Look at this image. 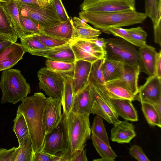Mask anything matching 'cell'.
Masks as SVG:
<instances>
[{
	"label": "cell",
	"mask_w": 161,
	"mask_h": 161,
	"mask_svg": "<svg viewBox=\"0 0 161 161\" xmlns=\"http://www.w3.org/2000/svg\"><path fill=\"white\" fill-rule=\"evenodd\" d=\"M145 14L153 26L161 21V0H145Z\"/></svg>",
	"instance_id": "obj_33"
},
{
	"label": "cell",
	"mask_w": 161,
	"mask_h": 161,
	"mask_svg": "<svg viewBox=\"0 0 161 161\" xmlns=\"http://www.w3.org/2000/svg\"><path fill=\"white\" fill-rule=\"evenodd\" d=\"M42 0L45 2L46 3H50L51 0Z\"/></svg>",
	"instance_id": "obj_56"
},
{
	"label": "cell",
	"mask_w": 161,
	"mask_h": 161,
	"mask_svg": "<svg viewBox=\"0 0 161 161\" xmlns=\"http://www.w3.org/2000/svg\"><path fill=\"white\" fill-rule=\"evenodd\" d=\"M92 98L89 84L74 96L71 112L82 114H91Z\"/></svg>",
	"instance_id": "obj_18"
},
{
	"label": "cell",
	"mask_w": 161,
	"mask_h": 161,
	"mask_svg": "<svg viewBox=\"0 0 161 161\" xmlns=\"http://www.w3.org/2000/svg\"><path fill=\"white\" fill-rule=\"evenodd\" d=\"M92 63L84 60L75 61L72 80L74 96L89 84L88 79Z\"/></svg>",
	"instance_id": "obj_16"
},
{
	"label": "cell",
	"mask_w": 161,
	"mask_h": 161,
	"mask_svg": "<svg viewBox=\"0 0 161 161\" xmlns=\"http://www.w3.org/2000/svg\"><path fill=\"white\" fill-rule=\"evenodd\" d=\"M7 40H11L8 37L0 34V42Z\"/></svg>",
	"instance_id": "obj_54"
},
{
	"label": "cell",
	"mask_w": 161,
	"mask_h": 161,
	"mask_svg": "<svg viewBox=\"0 0 161 161\" xmlns=\"http://www.w3.org/2000/svg\"><path fill=\"white\" fill-rule=\"evenodd\" d=\"M89 115L72 112L67 114H62L61 123L66 150L71 157L76 151L86 145L90 137Z\"/></svg>",
	"instance_id": "obj_2"
},
{
	"label": "cell",
	"mask_w": 161,
	"mask_h": 161,
	"mask_svg": "<svg viewBox=\"0 0 161 161\" xmlns=\"http://www.w3.org/2000/svg\"><path fill=\"white\" fill-rule=\"evenodd\" d=\"M71 156L66 150L60 151L53 155V161H70Z\"/></svg>",
	"instance_id": "obj_47"
},
{
	"label": "cell",
	"mask_w": 161,
	"mask_h": 161,
	"mask_svg": "<svg viewBox=\"0 0 161 161\" xmlns=\"http://www.w3.org/2000/svg\"><path fill=\"white\" fill-rule=\"evenodd\" d=\"M152 105L157 112L159 118L161 119V100Z\"/></svg>",
	"instance_id": "obj_52"
},
{
	"label": "cell",
	"mask_w": 161,
	"mask_h": 161,
	"mask_svg": "<svg viewBox=\"0 0 161 161\" xmlns=\"http://www.w3.org/2000/svg\"><path fill=\"white\" fill-rule=\"evenodd\" d=\"M0 34L8 37L13 42H16L18 39L14 25L2 2H0Z\"/></svg>",
	"instance_id": "obj_27"
},
{
	"label": "cell",
	"mask_w": 161,
	"mask_h": 161,
	"mask_svg": "<svg viewBox=\"0 0 161 161\" xmlns=\"http://www.w3.org/2000/svg\"><path fill=\"white\" fill-rule=\"evenodd\" d=\"M100 85L110 99L139 101L138 95L134 94L119 79L106 81L104 85Z\"/></svg>",
	"instance_id": "obj_13"
},
{
	"label": "cell",
	"mask_w": 161,
	"mask_h": 161,
	"mask_svg": "<svg viewBox=\"0 0 161 161\" xmlns=\"http://www.w3.org/2000/svg\"><path fill=\"white\" fill-rule=\"evenodd\" d=\"M93 161H110L108 159L102 158H101L94 159Z\"/></svg>",
	"instance_id": "obj_55"
},
{
	"label": "cell",
	"mask_w": 161,
	"mask_h": 161,
	"mask_svg": "<svg viewBox=\"0 0 161 161\" xmlns=\"http://www.w3.org/2000/svg\"><path fill=\"white\" fill-rule=\"evenodd\" d=\"M64 86L63 99L62 102L64 114H67L71 112L74 95L72 88L73 77L64 75Z\"/></svg>",
	"instance_id": "obj_30"
},
{
	"label": "cell",
	"mask_w": 161,
	"mask_h": 161,
	"mask_svg": "<svg viewBox=\"0 0 161 161\" xmlns=\"http://www.w3.org/2000/svg\"><path fill=\"white\" fill-rule=\"evenodd\" d=\"M12 42H13L10 40H5L0 42V51L10 45Z\"/></svg>",
	"instance_id": "obj_53"
},
{
	"label": "cell",
	"mask_w": 161,
	"mask_h": 161,
	"mask_svg": "<svg viewBox=\"0 0 161 161\" xmlns=\"http://www.w3.org/2000/svg\"><path fill=\"white\" fill-rule=\"evenodd\" d=\"M161 21L153 26L154 41L155 42L161 46Z\"/></svg>",
	"instance_id": "obj_50"
},
{
	"label": "cell",
	"mask_w": 161,
	"mask_h": 161,
	"mask_svg": "<svg viewBox=\"0 0 161 161\" xmlns=\"http://www.w3.org/2000/svg\"><path fill=\"white\" fill-rule=\"evenodd\" d=\"M43 57L54 61L68 63L75 61V56L70 43L48 50Z\"/></svg>",
	"instance_id": "obj_24"
},
{
	"label": "cell",
	"mask_w": 161,
	"mask_h": 161,
	"mask_svg": "<svg viewBox=\"0 0 161 161\" xmlns=\"http://www.w3.org/2000/svg\"><path fill=\"white\" fill-rule=\"evenodd\" d=\"M19 144V150L15 161H34L35 152L30 135Z\"/></svg>",
	"instance_id": "obj_31"
},
{
	"label": "cell",
	"mask_w": 161,
	"mask_h": 161,
	"mask_svg": "<svg viewBox=\"0 0 161 161\" xmlns=\"http://www.w3.org/2000/svg\"><path fill=\"white\" fill-rule=\"evenodd\" d=\"M9 0H0V2H2V3L5 2H8Z\"/></svg>",
	"instance_id": "obj_57"
},
{
	"label": "cell",
	"mask_w": 161,
	"mask_h": 161,
	"mask_svg": "<svg viewBox=\"0 0 161 161\" xmlns=\"http://www.w3.org/2000/svg\"><path fill=\"white\" fill-rule=\"evenodd\" d=\"M109 32L114 36L120 37L129 43L136 46V44L127 32L126 29L121 27H113L109 29Z\"/></svg>",
	"instance_id": "obj_43"
},
{
	"label": "cell",
	"mask_w": 161,
	"mask_h": 161,
	"mask_svg": "<svg viewBox=\"0 0 161 161\" xmlns=\"http://www.w3.org/2000/svg\"><path fill=\"white\" fill-rule=\"evenodd\" d=\"M70 44L75 56V61L84 60L92 63L98 59L105 58V52L88 40L74 39L71 41Z\"/></svg>",
	"instance_id": "obj_10"
},
{
	"label": "cell",
	"mask_w": 161,
	"mask_h": 161,
	"mask_svg": "<svg viewBox=\"0 0 161 161\" xmlns=\"http://www.w3.org/2000/svg\"><path fill=\"white\" fill-rule=\"evenodd\" d=\"M161 78V51L157 52L155 64L154 75Z\"/></svg>",
	"instance_id": "obj_49"
},
{
	"label": "cell",
	"mask_w": 161,
	"mask_h": 161,
	"mask_svg": "<svg viewBox=\"0 0 161 161\" xmlns=\"http://www.w3.org/2000/svg\"><path fill=\"white\" fill-rule=\"evenodd\" d=\"M25 52L21 43L12 42L0 51V71L9 69L23 58Z\"/></svg>",
	"instance_id": "obj_14"
},
{
	"label": "cell",
	"mask_w": 161,
	"mask_h": 161,
	"mask_svg": "<svg viewBox=\"0 0 161 161\" xmlns=\"http://www.w3.org/2000/svg\"><path fill=\"white\" fill-rule=\"evenodd\" d=\"M105 58L99 59L92 63L88 80L104 85L105 81L103 76L102 66Z\"/></svg>",
	"instance_id": "obj_35"
},
{
	"label": "cell",
	"mask_w": 161,
	"mask_h": 161,
	"mask_svg": "<svg viewBox=\"0 0 161 161\" xmlns=\"http://www.w3.org/2000/svg\"><path fill=\"white\" fill-rule=\"evenodd\" d=\"M19 150V147L0 148V161H15Z\"/></svg>",
	"instance_id": "obj_42"
},
{
	"label": "cell",
	"mask_w": 161,
	"mask_h": 161,
	"mask_svg": "<svg viewBox=\"0 0 161 161\" xmlns=\"http://www.w3.org/2000/svg\"><path fill=\"white\" fill-rule=\"evenodd\" d=\"M135 0H84L80 6L81 11L105 13L135 10Z\"/></svg>",
	"instance_id": "obj_9"
},
{
	"label": "cell",
	"mask_w": 161,
	"mask_h": 161,
	"mask_svg": "<svg viewBox=\"0 0 161 161\" xmlns=\"http://www.w3.org/2000/svg\"><path fill=\"white\" fill-rule=\"evenodd\" d=\"M47 98L42 92L27 97L18 107L26 122L34 152L40 151L46 134L43 114Z\"/></svg>",
	"instance_id": "obj_1"
},
{
	"label": "cell",
	"mask_w": 161,
	"mask_h": 161,
	"mask_svg": "<svg viewBox=\"0 0 161 161\" xmlns=\"http://www.w3.org/2000/svg\"><path fill=\"white\" fill-rule=\"evenodd\" d=\"M20 20L22 36L40 33L43 27L38 22L26 17L20 15Z\"/></svg>",
	"instance_id": "obj_37"
},
{
	"label": "cell",
	"mask_w": 161,
	"mask_h": 161,
	"mask_svg": "<svg viewBox=\"0 0 161 161\" xmlns=\"http://www.w3.org/2000/svg\"><path fill=\"white\" fill-rule=\"evenodd\" d=\"M138 96L141 103L152 105L161 100V78L149 76L145 83L139 87Z\"/></svg>",
	"instance_id": "obj_11"
},
{
	"label": "cell",
	"mask_w": 161,
	"mask_h": 161,
	"mask_svg": "<svg viewBox=\"0 0 161 161\" xmlns=\"http://www.w3.org/2000/svg\"><path fill=\"white\" fill-rule=\"evenodd\" d=\"M110 100L118 116L126 120L138 121L137 111L132 101L127 99H110Z\"/></svg>",
	"instance_id": "obj_23"
},
{
	"label": "cell",
	"mask_w": 161,
	"mask_h": 161,
	"mask_svg": "<svg viewBox=\"0 0 161 161\" xmlns=\"http://www.w3.org/2000/svg\"><path fill=\"white\" fill-rule=\"evenodd\" d=\"M142 108L148 124L151 125L161 127V119L153 106L149 103H141Z\"/></svg>",
	"instance_id": "obj_36"
},
{
	"label": "cell",
	"mask_w": 161,
	"mask_h": 161,
	"mask_svg": "<svg viewBox=\"0 0 161 161\" xmlns=\"http://www.w3.org/2000/svg\"><path fill=\"white\" fill-rule=\"evenodd\" d=\"M124 64L123 62L105 58L102 66L105 81L119 78Z\"/></svg>",
	"instance_id": "obj_26"
},
{
	"label": "cell",
	"mask_w": 161,
	"mask_h": 161,
	"mask_svg": "<svg viewBox=\"0 0 161 161\" xmlns=\"http://www.w3.org/2000/svg\"><path fill=\"white\" fill-rule=\"evenodd\" d=\"M111 139L119 143H129L136 135L133 125L127 120H119L113 125Z\"/></svg>",
	"instance_id": "obj_17"
},
{
	"label": "cell",
	"mask_w": 161,
	"mask_h": 161,
	"mask_svg": "<svg viewBox=\"0 0 161 161\" xmlns=\"http://www.w3.org/2000/svg\"><path fill=\"white\" fill-rule=\"evenodd\" d=\"M72 19L73 26V40L95 39L98 38L101 34L100 30L92 27L80 18L74 17Z\"/></svg>",
	"instance_id": "obj_19"
},
{
	"label": "cell",
	"mask_w": 161,
	"mask_h": 161,
	"mask_svg": "<svg viewBox=\"0 0 161 161\" xmlns=\"http://www.w3.org/2000/svg\"><path fill=\"white\" fill-rule=\"evenodd\" d=\"M80 18L92 25L95 29L110 34L109 29L113 27L128 26L143 22L147 17L145 13L128 10L105 13L81 11Z\"/></svg>",
	"instance_id": "obj_3"
},
{
	"label": "cell",
	"mask_w": 161,
	"mask_h": 161,
	"mask_svg": "<svg viewBox=\"0 0 161 161\" xmlns=\"http://www.w3.org/2000/svg\"><path fill=\"white\" fill-rule=\"evenodd\" d=\"M50 3L61 22L66 21L70 19L62 3V0H51Z\"/></svg>",
	"instance_id": "obj_41"
},
{
	"label": "cell",
	"mask_w": 161,
	"mask_h": 161,
	"mask_svg": "<svg viewBox=\"0 0 161 161\" xmlns=\"http://www.w3.org/2000/svg\"><path fill=\"white\" fill-rule=\"evenodd\" d=\"M46 65L48 69L56 73L63 75L73 77L75 62L68 63L47 59Z\"/></svg>",
	"instance_id": "obj_29"
},
{
	"label": "cell",
	"mask_w": 161,
	"mask_h": 161,
	"mask_svg": "<svg viewBox=\"0 0 161 161\" xmlns=\"http://www.w3.org/2000/svg\"><path fill=\"white\" fill-rule=\"evenodd\" d=\"M62 106V102L60 99L50 97H47L43 114L46 134L57 127L61 122Z\"/></svg>",
	"instance_id": "obj_12"
},
{
	"label": "cell",
	"mask_w": 161,
	"mask_h": 161,
	"mask_svg": "<svg viewBox=\"0 0 161 161\" xmlns=\"http://www.w3.org/2000/svg\"><path fill=\"white\" fill-rule=\"evenodd\" d=\"M139 52L146 71L149 76L154 75L155 64L157 52L155 48L146 44L139 47Z\"/></svg>",
	"instance_id": "obj_25"
},
{
	"label": "cell",
	"mask_w": 161,
	"mask_h": 161,
	"mask_svg": "<svg viewBox=\"0 0 161 161\" xmlns=\"http://www.w3.org/2000/svg\"><path fill=\"white\" fill-rule=\"evenodd\" d=\"M18 7L20 15L33 20L43 27L61 22L51 3L46 7H42L18 3Z\"/></svg>",
	"instance_id": "obj_8"
},
{
	"label": "cell",
	"mask_w": 161,
	"mask_h": 161,
	"mask_svg": "<svg viewBox=\"0 0 161 161\" xmlns=\"http://www.w3.org/2000/svg\"><path fill=\"white\" fill-rule=\"evenodd\" d=\"M0 88L2 92V103L15 104L22 101L31 92L30 84L18 69H9L3 71Z\"/></svg>",
	"instance_id": "obj_4"
},
{
	"label": "cell",
	"mask_w": 161,
	"mask_h": 161,
	"mask_svg": "<svg viewBox=\"0 0 161 161\" xmlns=\"http://www.w3.org/2000/svg\"><path fill=\"white\" fill-rule=\"evenodd\" d=\"M13 122L14 125L13 129L19 143L29 135L28 126L24 116L18 111H17L16 116Z\"/></svg>",
	"instance_id": "obj_34"
},
{
	"label": "cell",
	"mask_w": 161,
	"mask_h": 161,
	"mask_svg": "<svg viewBox=\"0 0 161 161\" xmlns=\"http://www.w3.org/2000/svg\"><path fill=\"white\" fill-rule=\"evenodd\" d=\"M18 3L24 4L33 5L42 7H44L49 5L48 3L42 0H17Z\"/></svg>",
	"instance_id": "obj_48"
},
{
	"label": "cell",
	"mask_w": 161,
	"mask_h": 161,
	"mask_svg": "<svg viewBox=\"0 0 161 161\" xmlns=\"http://www.w3.org/2000/svg\"><path fill=\"white\" fill-rule=\"evenodd\" d=\"M92 98L91 113L99 115L113 125L119 120L110 99L100 84L88 80Z\"/></svg>",
	"instance_id": "obj_6"
},
{
	"label": "cell",
	"mask_w": 161,
	"mask_h": 161,
	"mask_svg": "<svg viewBox=\"0 0 161 161\" xmlns=\"http://www.w3.org/2000/svg\"><path fill=\"white\" fill-rule=\"evenodd\" d=\"M136 44V47H140L146 44L147 34L141 27L138 26L126 29Z\"/></svg>",
	"instance_id": "obj_40"
},
{
	"label": "cell",
	"mask_w": 161,
	"mask_h": 161,
	"mask_svg": "<svg viewBox=\"0 0 161 161\" xmlns=\"http://www.w3.org/2000/svg\"><path fill=\"white\" fill-rule=\"evenodd\" d=\"M105 58L130 65H137L146 73L138 50L133 44L122 38L106 39Z\"/></svg>",
	"instance_id": "obj_5"
},
{
	"label": "cell",
	"mask_w": 161,
	"mask_h": 161,
	"mask_svg": "<svg viewBox=\"0 0 161 161\" xmlns=\"http://www.w3.org/2000/svg\"><path fill=\"white\" fill-rule=\"evenodd\" d=\"M3 5L14 25L17 37L20 38L22 36V33L17 0L3 3Z\"/></svg>",
	"instance_id": "obj_28"
},
{
	"label": "cell",
	"mask_w": 161,
	"mask_h": 161,
	"mask_svg": "<svg viewBox=\"0 0 161 161\" xmlns=\"http://www.w3.org/2000/svg\"><path fill=\"white\" fill-rule=\"evenodd\" d=\"M39 88L49 97L58 98L62 102L64 86V75L50 70L46 67L37 72Z\"/></svg>",
	"instance_id": "obj_7"
},
{
	"label": "cell",
	"mask_w": 161,
	"mask_h": 161,
	"mask_svg": "<svg viewBox=\"0 0 161 161\" xmlns=\"http://www.w3.org/2000/svg\"><path fill=\"white\" fill-rule=\"evenodd\" d=\"M141 72L137 65H130L124 63L119 78L135 95L138 93V80Z\"/></svg>",
	"instance_id": "obj_22"
},
{
	"label": "cell",
	"mask_w": 161,
	"mask_h": 161,
	"mask_svg": "<svg viewBox=\"0 0 161 161\" xmlns=\"http://www.w3.org/2000/svg\"><path fill=\"white\" fill-rule=\"evenodd\" d=\"M91 131L92 134L95 135L108 145L110 146L103 119L99 115H97L94 118Z\"/></svg>",
	"instance_id": "obj_38"
},
{
	"label": "cell",
	"mask_w": 161,
	"mask_h": 161,
	"mask_svg": "<svg viewBox=\"0 0 161 161\" xmlns=\"http://www.w3.org/2000/svg\"><path fill=\"white\" fill-rule=\"evenodd\" d=\"M88 40L95 43L97 46L102 48L106 53L105 49L107 43L106 39L103 38L98 37Z\"/></svg>",
	"instance_id": "obj_51"
},
{
	"label": "cell",
	"mask_w": 161,
	"mask_h": 161,
	"mask_svg": "<svg viewBox=\"0 0 161 161\" xmlns=\"http://www.w3.org/2000/svg\"><path fill=\"white\" fill-rule=\"evenodd\" d=\"M53 155L42 151L35 153L34 161H53Z\"/></svg>",
	"instance_id": "obj_46"
},
{
	"label": "cell",
	"mask_w": 161,
	"mask_h": 161,
	"mask_svg": "<svg viewBox=\"0 0 161 161\" xmlns=\"http://www.w3.org/2000/svg\"><path fill=\"white\" fill-rule=\"evenodd\" d=\"M61 122L57 127L46 134L41 151L54 155L66 150Z\"/></svg>",
	"instance_id": "obj_15"
},
{
	"label": "cell",
	"mask_w": 161,
	"mask_h": 161,
	"mask_svg": "<svg viewBox=\"0 0 161 161\" xmlns=\"http://www.w3.org/2000/svg\"><path fill=\"white\" fill-rule=\"evenodd\" d=\"M91 138L92 144L97 152L102 158L113 161L117 155L110 146L107 144L103 141L92 134Z\"/></svg>",
	"instance_id": "obj_32"
},
{
	"label": "cell",
	"mask_w": 161,
	"mask_h": 161,
	"mask_svg": "<svg viewBox=\"0 0 161 161\" xmlns=\"http://www.w3.org/2000/svg\"><path fill=\"white\" fill-rule=\"evenodd\" d=\"M86 144L82 148L76 151L72 155L70 161H87L86 149L84 148Z\"/></svg>",
	"instance_id": "obj_45"
},
{
	"label": "cell",
	"mask_w": 161,
	"mask_h": 161,
	"mask_svg": "<svg viewBox=\"0 0 161 161\" xmlns=\"http://www.w3.org/2000/svg\"><path fill=\"white\" fill-rule=\"evenodd\" d=\"M36 34L40 41L45 46L51 48L69 43L71 41L48 35L41 32Z\"/></svg>",
	"instance_id": "obj_39"
},
{
	"label": "cell",
	"mask_w": 161,
	"mask_h": 161,
	"mask_svg": "<svg viewBox=\"0 0 161 161\" xmlns=\"http://www.w3.org/2000/svg\"><path fill=\"white\" fill-rule=\"evenodd\" d=\"M20 40L24 51L32 55L43 57L47 50L51 49L40 41L36 33L24 35Z\"/></svg>",
	"instance_id": "obj_21"
},
{
	"label": "cell",
	"mask_w": 161,
	"mask_h": 161,
	"mask_svg": "<svg viewBox=\"0 0 161 161\" xmlns=\"http://www.w3.org/2000/svg\"><path fill=\"white\" fill-rule=\"evenodd\" d=\"M130 154L133 157L139 161H150L144 153L139 146L134 145L129 149Z\"/></svg>",
	"instance_id": "obj_44"
},
{
	"label": "cell",
	"mask_w": 161,
	"mask_h": 161,
	"mask_svg": "<svg viewBox=\"0 0 161 161\" xmlns=\"http://www.w3.org/2000/svg\"><path fill=\"white\" fill-rule=\"evenodd\" d=\"M70 18L66 21L43 27L41 32L56 37L71 41L73 40V26L72 18Z\"/></svg>",
	"instance_id": "obj_20"
}]
</instances>
